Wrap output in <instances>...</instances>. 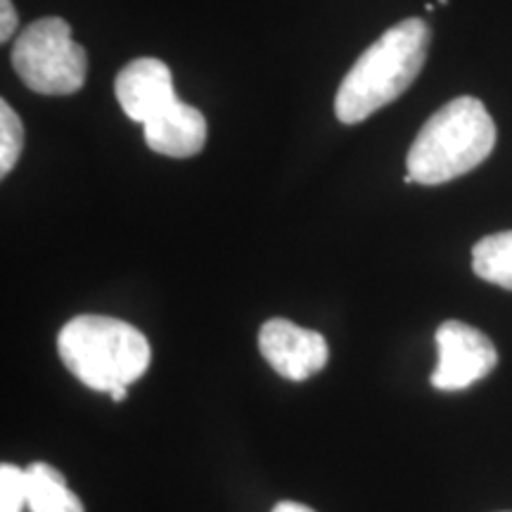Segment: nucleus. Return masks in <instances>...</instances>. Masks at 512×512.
<instances>
[{
	"mask_svg": "<svg viewBox=\"0 0 512 512\" xmlns=\"http://www.w3.org/2000/svg\"><path fill=\"white\" fill-rule=\"evenodd\" d=\"M430 50V27L408 17L387 29L358 57L339 83L335 114L342 124H361L370 114L394 102L418 79Z\"/></svg>",
	"mask_w": 512,
	"mask_h": 512,
	"instance_id": "1",
	"label": "nucleus"
},
{
	"mask_svg": "<svg viewBox=\"0 0 512 512\" xmlns=\"http://www.w3.org/2000/svg\"><path fill=\"white\" fill-rule=\"evenodd\" d=\"M496 145V124L484 102L470 95L451 100L420 128L406 157V183L441 185L470 174Z\"/></svg>",
	"mask_w": 512,
	"mask_h": 512,
	"instance_id": "2",
	"label": "nucleus"
},
{
	"mask_svg": "<svg viewBox=\"0 0 512 512\" xmlns=\"http://www.w3.org/2000/svg\"><path fill=\"white\" fill-rule=\"evenodd\" d=\"M64 368L93 392L112 394L150 368V342L138 328L110 316H76L57 337Z\"/></svg>",
	"mask_w": 512,
	"mask_h": 512,
	"instance_id": "3",
	"label": "nucleus"
},
{
	"mask_svg": "<svg viewBox=\"0 0 512 512\" xmlns=\"http://www.w3.org/2000/svg\"><path fill=\"white\" fill-rule=\"evenodd\" d=\"M12 67L34 93L72 95L86 83L88 55L62 17H43L15 41Z\"/></svg>",
	"mask_w": 512,
	"mask_h": 512,
	"instance_id": "4",
	"label": "nucleus"
},
{
	"mask_svg": "<svg viewBox=\"0 0 512 512\" xmlns=\"http://www.w3.org/2000/svg\"><path fill=\"white\" fill-rule=\"evenodd\" d=\"M439 361L432 373V387L439 392H460L472 387L496 368L498 351L482 330L460 320H446L437 335Z\"/></svg>",
	"mask_w": 512,
	"mask_h": 512,
	"instance_id": "5",
	"label": "nucleus"
},
{
	"mask_svg": "<svg viewBox=\"0 0 512 512\" xmlns=\"http://www.w3.org/2000/svg\"><path fill=\"white\" fill-rule=\"evenodd\" d=\"M259 349L275 373L294 382L320 373L330 358L328 342L320 332L299 328L285 318H271L261 325Z\"/></svg>",
	"mask_w": 512,
	"mask_h": 512,
	"instance_id": "6",
	"label": "nucleus"
},
{
	"mask_svg": "<svg viewBox=\"0 0 512 512\" xmlns=\"http://www.w3.org/2000/svg\"><path fill=\"white\" fill-rule=\"evenodd\" d=\"M114 93L126 117L143 126L178 102L169 64L157 57H140L126 64L114 83Z\"/></svg>",
	"mask_w": 512,
	"mask_h": 512,
	"instance_id": "7",
	"label": "nucleus"
},
{
	"mask_svg": "<svg viewBox=\"0 0 512 512\" xmlns=\"http://www.w3.org/2000/svg\"><path fill=\"white\" fill-rule=\"evenodd\" d=\"M145 143L152 152L166 157H195L207 143V119L197 107L178 100L169 110L147 121Z\"/></svg>",
	"mask_w": 512,
	"mask_h": 512,
	"instance_id": "8",
	"label": "nucleus"
},
{
	"mask_svg": "<svg viewBox=\"0 0 512 512\" xmlns=\"http://www.w3.org/2000/svg\"><path fill=\"white\" fill-rule=\"evenodd\" d=\"M29 512H86L79 496L64 482L62 472L48 463L27 467Z\"/></svg>",
	"mask_w": 512,
	"mask_h": 512,
	"instance_id": "9",
	"label": "nucleus"
},
{
	"mask_svg": "<svg viewBox=\"0 0 512 512\" xmlns=\"http://www.w3.org/2000/svg\"><path fill=\"white\" fill-rule=\"evenodd\" d=\"M472 271L486 283L512 290V230L489 235L472 247Z\"/></svg>",
	"mask_w": 512,
	"mask_h": 512,
	"instance_id": "10",
	"label": "nucleus"
},
{
	"mask_svg": "<svg viewBox=\"0 0 512 512\" xmlns=\"http://www.w3.org/2000/svg\"><path fill=\"white\" fill-rule=\"evenodd\" d=\"M24 150V126L17 112L8 105V100L0 102V176H8L15 169L19 155Z\"/></svg>",
	"mask_w": 512,
	"mask_h": 512,
	"instance_id": "11",
	"label": "nucleus"
},
{
	"mask_svg": "<svg viewBox=\"0 0 512 512\" xmlns=\"http://www.w3.org/2000/svg\"><path fill=\"white\" fill-rule=\"evenodd\" d=\"M27 498V470L12 463L0 465V512H22Z\"/></svg>",
	"mask_w": 512,
	"mask_h": 512,
	"instance_id": "12",
	"label": "nucleus"
},
{
	"mask_svg": "<svg viewBox=\"0 0 512 512\" xmlns=\"http://www.w3.org/2000/svg\"><path fill=\"white\" fill-rule=\"evenodd\" d=\"M17 29V10L12 0H0V41H10Z\"/></svg>",
	"mask_w": 512,
	"mask_h": 512,
	"instance_id": "13",
	"label": "nucleus"
},
{
	"mask_svg": "<svg viewBox=\"0 0 512 512\" xmlns=\"http://www.w3.org/2000/svg\"><path fill=\"white\" fill-rule=\"evenodd\" d=\"M271 512H316V510H311L309 505H302V503H294V501H283V503H278V505H275V508H273Z\"/></svg>",
	"mask_w": 512,
	"mask_h": 512,
	"instance_id": "14",
	"label": "nucleus"
}]
</instances>
